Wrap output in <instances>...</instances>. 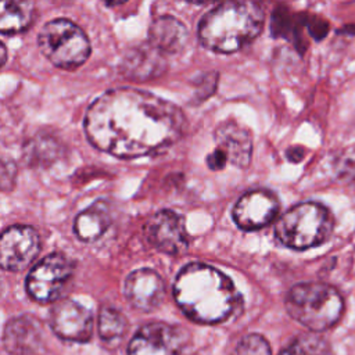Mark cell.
Masks as SVG:
<instances>
[{
	"instance_id": "18",
	"label": "cell",
	"mask_w": 355,
	"mask_h": 355,
	"mask_svg": "<svg viewBox=\"0 0 355 355\" xmlns=\"http://www.w3.org/2000/svg\"><path fill=\"white\" fill-rule=\"evenodd\" d=\"M110 223L111 214L108 204L104 201H96L76 216L73 230L82 241H94L105 233Z\"/></svg>"
},
{
	"instance_id": "25",
	"label": "cell",
	"mask_w": 355,
	"mask_h": 355,
	"mask_svg": "<svg viewBox=\"0 0 355 355\" xmlns=\"http://www.w3.org/2000/svg\"><path fill=\"white\" fill-rule=\"evenodd\" d=\"M128 0H103V3L104 4H107V6H111V7H114V6H119V4H123V3H126Z\"/></svg>"
},
{
	"instance_id": "15",
	"label": "cell",
	"mask_w": 355,
	"mask_h": 355,
	"mask_svg": "<svg viewBox=\"0 0 355 355\" xmlns=\"http://www.w3.org/2000/svg\"><path fill=\"white\" fill-rule=\"evenodd\" d=\"M216 147L220 148L227 161L239 168H245L252 155V137L248 129L234 121L220 123L214 133Z\"/></svg>"
},
{
	"instance_id": "9",
	"label": "cell",
	"mask_w": 355,
	"mask_h": 355,
	"mask_svg": "<svg viewBox=\"0 0 355 355\" xmlns=\"http://www.w3.org/2000/svg\"><path fill=\"white\" fill-rule=\"evenodd\" d=\"M143 233L154 248L169 255L184 252L190 243L184 219L169 209H162L151 215L143 226Z\"/></svg>"
},
{
	"instance_id": "14",
	"label": "cell",
	"mask_w": 355,
	"mask_h": 355,
	"mask_svg": "<svg viewBox=\"0 0 355 355\" xmlns=\"http://www.w3.org/2000/svg\"><path fill=\"white\" fill-rule=\"evenodd\" d=\"M4 348L14 355H35L42 348V327L36 318L25 315L11 319L3 334Z\"/></svg>"
},
{
	"instance_id": "21",
	"label": "cell",
	"mask_w": 355,
	"mask_h": 355,
	"mask_svg": "<svg viewBox=\"0 0 355 355\" xmlns=\"http://www.w3.org/2000/svg\"><path fill=\"white\" fill-rule=\"evenodd\" d=\"M280 355H329V345L316 334H301Z\"/></svg>"
},
{
	"instance_id": "10",
	"label": "cell",
	"mask_w": 355,
	"mask_h": 355,
	"mask_svg": "<svg viewBox=\"0 0 355 355\" xmlns=\"http://www.w3.org/2000/svg\"><path fill=\"white\" fill-rule=\"evenodd\" d=\"M39 250L40 237L32 226H10L0 239L1 268L11 272L22 270L35 259Z\"/></svg>"
},
{
	"instance_id": "13",
	"label": "cell",
	"mask_w": 355,
	"mask_h": 355,
	"mask_svg": "<svg viewBox=\"0 0 355 355\" xmlns=\"http://www.w3.org/2000/svg\"><path fill=\"white\" fill-rule=\"evenodd\" d=\"M123 294L133 308L150 312L161 305L165 283L155 270L137 269L125 279Z\"/></svg>"
},
{
	"instance_id": "2",
	"label": "cell",
	"mask_w": 355,
	"mask_h": 355,
	"mask_svg": "<svg viewBox=\"0 0 355 355\" xmlns=\"http://www.w3.org/2000/svg\"><path fill=\"white\" fill-rule=\"evenodd\" d=\"M173 295L184 315L197 323L225 322L241 305L240 293L230 277L202 262H191L180 269Z\"/></svg>"
},
{
	"instance_id": "7",
	"label": "cell",
	"mask_w": 355,
	"mask_h": 355,
	"mask_svg": "<svg viewBox=\"0 0 355 355\" xmlns=\"http://www.w3.org/2000/svg\"><path fill=\"white\" fill-rule=\"evenodd\" d=\"M128 355H191V338L182 326L151 322L136 331Z\"/></svg>"
},
{
	"instance_id": "4",
	"label": "cell",
	"mask_w": 355,
	"mask_h": 355,
	"mask_svg": "<svg viewBox=\"0 0 355 355\" xmlns=\"http://www.w3.org/2000/svg\"><path fill=\"white\" fill-rule=\"evenodd\" d=\"M284 304L288 315L312 331L333 327L344 312V300L340 291L330 284L318 282L293 286Z\"/></svg>"
},
{
	"instance_id": "5",
	"label": "cell",
	"mask_w": 355,
	"mask_h": 355,
	"mask_svg": "<svg viewBox=\"0 0 355 355\" xmlns=\"http://www.w3.org/2000/svg\"><path fill=\"white\" fill-rule=\"evenodd\" d=\"M334 230L327 207L315 201L300 202L287 209L275 227L276 239L291 250H308L326 243Z\"/></svg>"
},
{
	"instance_id": "20",
	"label": "cell",
	"mask_w": 355,
	"mask_h": 355,
	"mask_svg": "<svg viewBox=\"0 0 355 355\" xmlns=\"http://www.w3.org/2000/svg\"><path fill=\"white\" fill-rule=\"evenodd\" d=\"M128 329V322L123 313L111 308L103 306L98 313V334L104 341L119 340Z\"/></svg>"
},
{
	"instance_id": "12",
	"label": "cell",
	"mask_w": 355,
	"mask_h": 355,
	"mask_svg": "<svg viewBox=\"0 0 355 355\" xmlns=\"http://www.w3.org/2000/svg\"><path fill=\"white\" fill-rule=\"evenodd\" d=\"M50 326L62 340L86 343L93 334V316L82 304L73 300H61L50 312Z\"/></svg>"
},
{
	"instance_id": "24",
	"label": "cell",
	"mask_w": 355,
	"mask_h": 355,
	"mask_svg": "<svg viewBox=\"0 0 355 355\" xmlns=\"http://www.w3.org/2000/svg\"><path fill=\"white\" fill-rule=\"evenodd\" d=\"M304 157V150L301 147H293L287 151V158L291 161V162H300Z\"/></svg>"
},
{
	"instance_id": "3",
	"label": "cell",
	"mask_w": 355,
	"mask_h": 355,
	"mask_svg": "<svg viewBox=\"0 0 355 355\" xmlns=\"http://www.w3.org/2000/svg\"><path fill=\"white\" fill-rule=\"evenodd\" d=\"M262 7L252 0H227L209 10L198 24V39L215 53H234L259 36Z\"/></svg>"
},
{
	"instance_id": "26",
	"label": "cell",
	"mask_w": 355,
	"mask_h": 355,
	"mask_svg": "<svg viewBox=\"0 0 355 355\" xmlns=\"http://www.w3.org/2000/svg\"><path fill=\"white\" fill-rule=\"evenodd\" d=\"M0 49H1V65L6 64V60H7V49H6V44L4 43H0Z\"/></svg>"
},
{
	"instance_id": "8",
	"label": "cell",
	"mask_w": 355,
	"mask_h": 355,
	"mask_svg": "<svg viewBox=\"0 0 355 355\" xmlns=\"http://www.w3.org/2000/svg\"><path fill=\"white\" fill-rule=\"evenodd\" d=\"M73 275V263L62 254L53 252L37 262L26 276V291L37 302L60 298Z\"/></svg>"
},
{
	"instance_id": "22",
	"label": "cell",
	"mask_w": 355,
	"mask_h": 355,
	"mask_svg": "<svg viewBox=\"0 0 355 355\" xmlns=\"http://www.w3.org/2000/svg\"><path fill=\"white\" fill-rule=\"evenodd\" d=\"M232 355H272L270 345L261 334H248L236 345Z\"/></svg>"
},
{
	"instance_id": "27",
	"label": "cell",
	"mask_w": 355,
	"mask_h": 355,
	"mask_svg": "<svg viewBox=\"0 0 355 355\" xmlns=\"http://www.w3.org/2000/svg\"><path fill=\"white\" fill-rule=\"evenodd\" d=\"M187 1H191V3H207L209 0H187Z\"/></svg>"
},
{
	"instance_id": "17",
	"label": "cell",
	"mask_w": 355,
	"mask_h": 355,
	"mask_svg": "<svg viewBox=\"0 0 355 355\" xmlns=\"http://www.w3.org/2000/svg\"><path fill=\"white\" fill-rule=\"evenodd\" d=\"M161 54L162 53L154 49L150 43L148 46L133 49L125 55L121 69L123 75L129 76V79H151L162 73L165 69V62Z\"/></svg>"
},
{
	"instance_id": "23",
	"label": "cell",
	"mask_w": 355,
	"mask_h": 355,
	"mask_svg": "<svg viewBox=\"0 0 355 355\" xmlns=\"http://www.w3.org/2000/svg\"><path fill=\"white\" fill-rule=\"evenodd\" d=\"M226 162H229L226 154H225L220 148H218V147L207 157V165H208V168H211L212 171H219V169H222V168L226 165Z\"/></svg>"
},
{
	"instance_id": "6",
	"label": "cell",
	"mask_w": 355,
	"mask_h": 355,
	"mask_svg": "<svg viewBox=\"0 0 355 355\" xmlns=\"http://www.w3.org/2000/svg\"><path fill=\"white\" fill-rule=\"evenodd\" d=\"M40 53L55 67L75 69L90 55L92 47L85 32L72 21L57 18L49 21L39 32Z\"/></svg>"
},
{
	"instance_id": "11",
	"label": "cell",
	"mask_w": 355,
	"mask_h": 355,
	"mask_svg": "<svg viewBox=\"0 0 355 355\" xmlns=\"http://www.w3.org/2000/svg\"><path fill=\"white\" fill-rule=\"evenodd\" d=\"M279 212L277 197L268 190L244 193L233 207L234 223L243 230H258L270 225Z\"/></svg>"
},
{
	"instance_id": "1",
	"label": "cell",
	"mask_w": 355,
	"mask_h": 355,
	"mask_svg": "<svg viewBox=\"0 0 355 355\" xmlns=\"http://www.w3.org/2000/svg\"><path fill=\"white\" fill-rule=\"evenodd\" d=\"M186 118L173 103L150 92L118 87L97 97L85 115V132L98 150L132 159L176 143Z\"/></svg>"
},
{
	"instance_id": "19",
	"label": "cell",
	"mask_w": 355,
	"mask_h": 355,
	"mask_svg": "<svg viewBox=\"0 0 355 355\" xmlns=\"http://www.w3.org/2000/svg\"><path fill=\"white\" fill-rule=\"evenodd\" d=\"M35 7L32 0H0V31L3 35L21 33L29 28Z\"/></svg>"
},
{
	"instance_id": "28",
	"label": "cell",
	"mask_w": 355,
	"mask_h": 355,
	"mask_svg": "<svg viewBox=\"0 0 355 355\" xmlns=\"http://www.w3.org/2000/svg\"><path fill=\"white\" fill-rule=\"evenodd\" d=\"M49 1H51V3H67L68 0H49Z\"/></svg>"
},
{
	"instance_id": "16",
	"label": "cell",
	"mask_w": 355,
	"mask_h": 355,
	"mask_svg": "<svg viewBox=\"0 0 355 355\" xmlns=\"http://www.w3.org/2000/svg\"><path fill=\"white\" fill-rule=\"evenodd\" d=\"M187 39L186 25L172 15L157 17L148 28V43L161 53L176 54L182 51Z\"/></svg>"
}]
</instances>
